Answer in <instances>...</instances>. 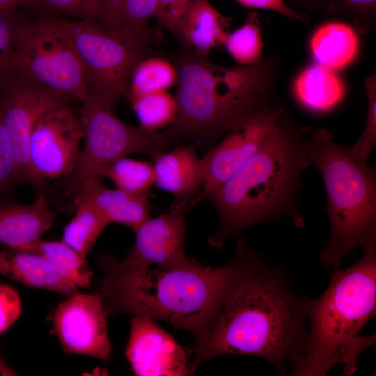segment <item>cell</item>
I'll list each match as a JSON object with an SVG mask.
<instances>
[{"label": "cell", "instance_id": "obj_1", "mask_svg": "<svg viewBox=\"0 0 376 376\" xmlns=\"http://www.w3.org/2000/svg\"><path fill=\"white\" fill-rule=\"evenodd\" d=\"M263 261L247 247L244 235L238 237L232 260L215 268L187 257L166 266L125 270L102 254L97 265L104 275L100 292L108 318L126 314L165 321L192 335L194 352L205 340L232 286Z\"/></svg>", "mask_w": 376, "mask_h": 376}, {"label": "cell", "instance_id": "obj_2", "mask_svg": "<svg viewBox=\"0 0 376 376\" xmlns=\"http://www.w3.org/2000/svg\"><path fill=\"white\" fill-rule=\"evenodd\" d=\"M308 298L297 295L278 268L256 265L232 286L191 362L198 367L215 357H259L286 375L303 357L308 339Z\"/></svg>", "mask_w": 376, "mask_h": 376}, {"label": "cell", "instance_id": "obj_3", "mask_svg": "<svg viewBox=\"0 0 376 376\" xmlns=\"http://www.w3.org/2000/svg\"><path fill=\"white\" fill-rule=\"evenodd\" d=\"M171 62L178 75V113L163 130L169 147L189 140L208 151L242 120L285 109L276 88L279 63L274 55L251 65L224 67L180 47Z\"/></svg>", "mask_w": 376, "mask_h": 376}, {"label": "cell", "instance_id": "obj_4", "mask_svg": "<svg viewBox=\"0 0 376 376\" xmlns=\"http://www.w3.org/2000/svg\"><path fill=\"white\" fill-rule=\"evenodd\" d=\"M311 131L295 123L285 110L265 145L240 170L207 194L219 222L209 244L220 249L232 236L244 235L251 226L288 218L304 228L298 205L301 175L309 166L304 143Z\"/></svg>", "mask_w": 376, "mask_h": 376}, {"label": "cell", "instance_id": "obj_5", "mask_svg": "<svg viewBox=\"0 0 376 376\" xmlns=\"http://www.w3.org/2000/svg\"><path fill=\"white\" fill-rule=\"evenodd\" d=\"M376 311L375 247L345 269H334L331 281L317 299L308 301V339L292 375L324 376L342 364L345 375L357 370V359L375 343V334L361 335Z\"/></svg>", "mask_w": 376, "mask_h": 376}, {"label": "cell", "instance_id": "obj_6", "mask_svg": "<svg viewBox=\"0 0 376 376\" xmlns=\"http://www.w3.org/2000/svg\"><path fill=\"white\" fill-rule=\"evenodd\" d=\"M304 146L309 166L319 171L327 193L331 229L319 257L326 267L337 269L354 249L375 247L376 169L335 143L324 127L314 130Z\"/></svg>", "mask_w": 376, "mask_h": 376}, {"label": "cell", "instance_id": "obj_7", "mask_svg": "<svg viewBox=\"0 0 376 376\" xmlns=\"http://www.w3.org/2000/svg\"><path fill=\"white\" fill-rule=\"evenodd\" d=\"M13 64L15 74L63 101L81 102L88 95L83 67L61 16H22L16 30Z\"/></svg>", "mask_w": 376, "mask_h": 376}, {"label": "cell", "instance_id": "obj_8", "mask_svg": "<svg viewBox=\"0 0 376 376\" xmlns=\"http://www.w3.org/2000/svg\"><path fill=\"white\" fill-rule=\"evenodd\" d=\"M81 104L84 145L69 175L70 191H77L87 180L100 177L102 171L119 158L131 154L152 158L167 151L163 131L149 132L122 122L113 113L115 107L99 95L88 91Z\"/></svg>", "mask_w": 376, "mask_h": 376}, {"label": "cell", "instance_id": "obj_9", "mask_svg": "<svg viewBox=\"0 0 376 376\" xmlns=\"http://www.w3.org/2000/svg\"><path fill=\"white\" fill-rule=\"evenodd\" d=\"M64 21L88 91L115 107L127 96L132 72L149 53L150 44L122 38L93 19L64 17Z\"/></svg>", "mask_w": 376, "mask_h": 376}, {"label": "cell", "instance_id": "obj_10", "mask_svg": "<svg viewBox=\"0 0 376 376\" xmlns=\"http://www.w3.org/2000/svg\"><path fill=\"white\" fill-rule=\"evenodd\" d=\"M63 103L50 92L15 73L0 88L1 116L19 180L29 183L40 194L45 183L31 162V137L39 118Z\"/></svg>", "mask_w": 376, "mask_h": 376}, {"label": "cell", "instance_id": "obj_11", "mask_svg": "<svg viewBox=\"0 0 376 376\" xmlns=\"http://www.w3.org/2000/svg\"><path fill=\"white\" fill-rule=\"evenodd\" d=\"M107 318L100 292L78 291L54 309L52 330L65 353L107 361L111 357Z\"/></svg>", "mask_w": 376, "mask_h": 376}, {"label": "cell", "instance_id": "obj_12", "mask_svg": "<svg viewBox=\"0 0 376 376\" xmlns=\"http://www.w3.org/2000/svg\"><path fill=\"white\" fill-rule=\"evenodd\" d=\"M285 110L256 114L232 127L201 159L203 189L200 199L240 170L265 145L280 115Z\"/></svg>", "mask_w": 376, "mask_h": 376}, {"label": "cell", "instance_id": "obj_13", "mask_svg": "<svg viewBox=\"0 0 376 376\" xmlns=\"http://www.w3.org/2000/svg\"><path fill=\"white\" fill-rule=\"evenodd\" d=\"M83 128L78 118L64 103L37 120L30 141V159L42 178L69 175L80 155Z\"/></svg>", "mask_w": 376, "mask_h": 376}, {"label": "cell", "instance_id": "obj_14", "mask_svg": "<svg viewBox=\"0 0 376 376\" xmlns=\"http://www.w3.org/2000/svg\"><path fill=\"white\" fill-rule=\"evenodd\" d=\"M187 210L171 204L169 212L145 221L135 232L136 240L122 260L104 253L117 268L139 270L166 266L185 260L184 249Z\"/></svg>", "mask_w": 376, "mask_h": 376}, {"label": "cell", "instance_id": "obj_15", "mask_svg": "<svg viewBox=\"0 0 376 376\" xmlns=\"http://www.w3.org/2000/svg\"><path fill=\"white\" fill-rule=\"evenodd\" d=\"M192 349L183 347L155 320L132 315L125 355L139 376H184L194 374Z\"/></svg>", "mask_w": 376, "mask_h": 376}, {"label": "cell", "instance_id": "obj_16", "mask_svg": "<svg viewBox=\"0 0 376 376\" xmlns=\"http://www.w3.org/2000/svg\"><path fill=\"white\" fill-rule=\"evenodd\" d=\"M156 185L173 194L174 205L189 209L200 199L203 171L195 144L176 146L152 158Z\"/></svg>", "mask_w": 376, "mask_h": 376}, {"label": "cell", "instance_id": "obj_17", "mask_svg": "<svg viewBox=\"0 0 376 376\" xmlns=\"http://www.w3.org/2000/svg\"><path fill=\"white\" fill-rule=\"evenodd\" d=\"M148 196H136L118 189H108L101 177L85 181L77 191L75 203L88 202L109 221L123 224L134 233L151 218Z\"/></svg>", "mask_w": 376, "mask_h": 376}, {"label": "cell", "instance_id": "obj_18", "mask_svg": "<svg viewBox=\"0 0 376 376\" xmlns=\"http://www.w3.org/2000/svg\"><path fill=\"white\" fill-rule=\"evenodd\" d=\"M43 193L31 204H0V244L20 250L42 239L55 220Z\"/></svg>", "mask_w": 376, "mask_h": 376}, {"label": "cell", "instance_id": "obj_19", "mask_svg": "<svg viewBox=\"0 0 376 376\" xmlns=\"http://www.w3.org/2000/svg\"><path fill=\"white\" fill-rule=\"evenodd\" d=\"M230 28V19L209 0H191L175 36L181 47L207 56L213 48L224 44Z\"/></svg>", "mask_w": 376, "mask_h": 376}, {"label": "cell", "instance_id": "obj_20", "mask_svg": "<svg viewBox=\"0 0 376 376\" xmlns=\"http://www.w3.org/2000/svg\"><path fill=\"white\" fill-rule=\"evenodd\" d=\"M0 274L26 286L69 296L79 288L63 279L42 256L27 251H0Z\"/></svg>", "mask_w": 376, "mask_h": 376}, {"label": "cell", "instance_id": "obj_21", "mask_svg": "<svg viewBox=\"0 0 376 376\" xmlns=\"http://www.w3.org/2000/svg\"><path fill=\"white\" fill-rule=\"evenodd\" d=\"M292 91L303 108L310 112L322 113L332 110L341 102L345 86L335 70L315 63L297 74Z\"/></svg>", "mask_w": 376, "mask_h": 376}, {"label": "cell", "instance_id": "obj_22", "mask_svg": "<svg viewBox=\"0 0 376 376\" xmlns=\"http://www.w3.org/2000/svg\"><path fill=\"white\" fill-rule=\"evenodd\" d=\"M309 48L315 63L334 70L343 68L357 56L356 29L340 22L325 23L313 33Z\"/></svg>", "mask_w": 376, "mask_h": 376}, {"label": "cell", "instance_id": "obj_23", "mask_svg": "<svg viewBox=\"0 0 376 376\" xmlns=\"http://www.w3.org/2000/svg\"><path fill=\"white\" fill-rule=\"evenodd\" d=\"M102 24L112 33L126 40L150 44L148 27L155 16L157 0H105Z\"/></svg>", "mask_w": 376, "mask_h": 376}, {"label": "cell", "instance_id": "obj_24", "mask_svg": "<svg viewBox=\"0 0 376 376\" xmlns=\"http://www.w3.org/2000/svg\"><path fill=\"white\" fill-rule=\"evenodd\" d=\"M20 250L42 256L59 276L77 288L90 286L93 272L87 265V258L63 241H46L40 239Z\"/></svg>", "mask_w": 376, "mask_h": 376}, {"label": "cell", "instance_id": "obj_25", "mask_svg": "<svg viewBox=\"0 0 376 376\" xmlns=\"http://www.w3.org/2000/svg\"><path fill=\"white\" fill-rule=\"evenodd\" d=\"M75 205V214L63 229L62 241L87 258L99 236L110 223L91 203L77 202Z\"/></svg>", "mask_w": 376, "mask_h": 376}, {"label": "cell", "instance_id": "obj_26", "mask_svg": "<svg viewBox=\"0 0 376 376\" xmlns=\"http://www.w3.org/2000/svg\"><path fill=\"white\" fill-rule=\"evenodd\" d=\"M177 70L168 59L145 57L135 65L129 83V99L144 94L167 91L175 86Z\"/></svg>", "mask_w": 376, "mask_h": 376}, {"label": "cell", "instance_id": "obj_27", "mask_svg": "<svg viewBox=\"0 0 376 376\" xmlns=\"http://www.w3.org/2000/svg\"><path fill=\"white\" fill-rule=\"evenodd\" d=\"M101 178H109L120 190L136 196L151 194L150 189L155 182L153 164L123 157L108 165Z\"/></svg>", "mask_w": 376, "mask_h": 376}, {"label": "cell", "instance_id": "obj_28", "mask_svg": "<svg viewBox=\"0 0 376 376\" xmlns=\"http://www.w3.org/2000/svg\"><path fill=\"white\" fill-rule=\"evenodd\" d=\"M140 127L149 132L168 127L175 120L178 107L167 91L144 94L130 99Z\"/></svg>", "mask_w": 376, "mask_h": 376}, {"label": "cell", "instance_id": "obj_29", "mask_svg": "<svg viewBox=\"0 0 376 376\" xmlns=\"http://www.w3.org/2000/svg\"><path fill=\"white\" fill-rule=\"evenodd\" d=\"M233 59L240 65L256 63L263 58L261 24L256 13H249L244 24L229 33L224 44Z\"/></svg>", "mask_w": 376, "mask_h": 376}, {"label": "cell", "instance_id": "obj_30", "mask_svg": "<svg viewBox=\"0 0 376 376\" xmlns=\"http://www.w3.org/2000/svg\"><path fill=\"white\" fill-rule=\"evenodd\" d=\"M29 8L40 13L66 15L73 19L103 22L105 0H34Z\"/></svg>", "mask_w": 376, "mask_h": 376}, {"label": "cell", "instance_id": "obj_31", "mask_svg": "<svg viewBox=\"0 0 376 376\" xmlns=\"http://www.w3.org/2000/svg\"><path fill=\"white\" fill-rule=\"evenodd\" d=\"M368 100L367 118L359 139L347 148L354 158L368 162V157L376 146V76L373 74L364 81Z\"/></svg>", "mask_w": 376, "mask_h": 376}, {"label": "cell", "instance_id": "obj_32", "mask_svg": "<svg viewBox=\"0 0 376 376\" xmlns=\"http://www.w3.org/2000/svg\"><path fill=\"white\" fill-rule=\"evenodd\" d=\"M22 17L15 10L0 11V88L14 74L15 34Z\"/></svg>", "mask_w": 376, "mask_h": 376}, {"label": "cell", "instance_id": "obj_33", "mask_svg": "<svg viewBox=\"0 0 376 376\" xmlns=\"http://www.w3.org/2000/svg\"><path fill=\"white\" fill-rule=\"evenodd\" d=\"M375 8L376 0H330L327 8L331 13L349 17L360 33L373 29Z\"/></svg>", "mask_w": 376, "mask_h": 376}, {"label": "cell", "instance_id": "obj_34", "mask_svg": "<svg viewBox=\"0 0 376 376\" xmlns=\"http://www.w3.org/2000/svg\"><path fill=\"white\" fill-rule=\"evenodd\" d=\"M191 0H157L155 16L164 28L176 36L180 19Z\"/></svg>", "mask_w": 376, "mask_h": 376}, {"label": "cell", "instance_id": "obj_35", "mask_svg": "<svg viewBox=\"0 0 376 376\" xmlns=\"http://www.w3.org/2000/svg\"><path fill=\"white\" fill-rule=\"evenodd\" d=\"M22 301L17 292L11 286L0 284V334L20 317Z\"/></svg>", "mask_w": 376, "mask_h": 376}, {"label": "cell", "instance_id": "obj_36", "mask_svg": "<svg viewBox=\"0 0 376 376\" xmlns=\"http://www.w3.org/2000/svg\"><path fill=\"white\" fill-rule=\"evenodd\" d=\"M19 180L16 165L0 112V191Z\"/></svg>", "mask_w": 376, "mask_h": 376}, {"label": "cell", "instance_id": "obj_37", "mask_svg": "<svg viewBox=\"0 0 376 376\" xmlns=\"http://www.w3.org/2000/svg\"><path fill=\"white\" fill-rule=\"evenodd\" d=\"M242 6L252 9H264L281 13L288 17L306 22L299 13L292 10L283 0H236Z\"/></svg>", "mask_w": 376, "mask_h": 376}, {"label": "cell", "instance_id": "obj_38", "mask_svg": "<svg viewBox=\"0 0 376 376\" xmlns=\"http://www.w3.org/2000/svg\"><path fill=\"white\" fill-rule=\"evenodd\" d=\"M21 5H25L24 0H0V11L15 10Z\"/></svg>", "mask_w": 376, "mask_h": 376}, {"label": "cell", "instance_id": "obj_39", "mask_svg": "<svg viewBox=\"0 0 376 376\" xmlns=\"http://www.w3.org/2000/svg\"><path fill=\"white\" fill-rule=\"evenodd\" d=\"M17 375V373L0 357V375Z\"/></svg>", "mask_w": 376, "mask_h": 376}, {"label": "cell", "instance_id": "obj_40", "mask_svg": "<svg viewBox=\"0 0 376 376\" xmlns=\"http://www.w3.org/2000/svg\"><path fill=\"white\" fill-rule=\"evenodd\" d=\"M311 4L314 3L317 6L320 5V6H325V8H327L330 2V0H311Z\"/></svg>", "mask_w": 376, "mask_h": 376}, {"label": "cell", "instance_id": "obj_41", "mask_svg": "<svg viewBox=\"0 0 376 376\" xmlns=\"http://www.w3.org/2000/svg\"><path fill=\"white\" fill-rule=\"evenodd\" d=\"M24 1H25V5L24 6L29 8L34 0H24Z\"/></svg>", "mask_w": 376, "mask_h": 376}]
</instances>
